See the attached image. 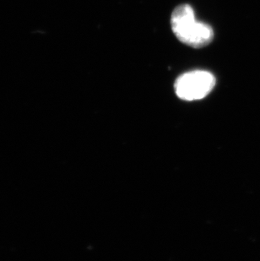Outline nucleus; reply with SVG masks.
<instances>
[{"mask_svg": "<svg viewBox=\"0 0 260 261\" xmlns=\"http://www.w3.org/2000/svg\"><path fill=\"white\" fill-rule=\"evenodd\" d=\"M171 23L177 39L189 47L201 48L213 40V29L205 23L197 21L190 5L177 6L172 12Z\"/></svg>", "mask_w": 260, "mask_h": 261, "instance_id": "nucleus-1", "label": "nucleus"}, {"mask_svg": "<svg viewBox=\"0 0 260 261\" xmlns=\"http://www.w3.org/2000/svg\"><path fill=\"white\" fill-rule=\"evenodd\" d=\"M216 77L211 72L194 70L180 75L174 84L175 92L185 101L204 98L216 86Z\"/></svg>", "mask_w": 260, "mask_h": 261, "instance_id": "nucleus-2", "label": "nucleus"}]
</instances>
